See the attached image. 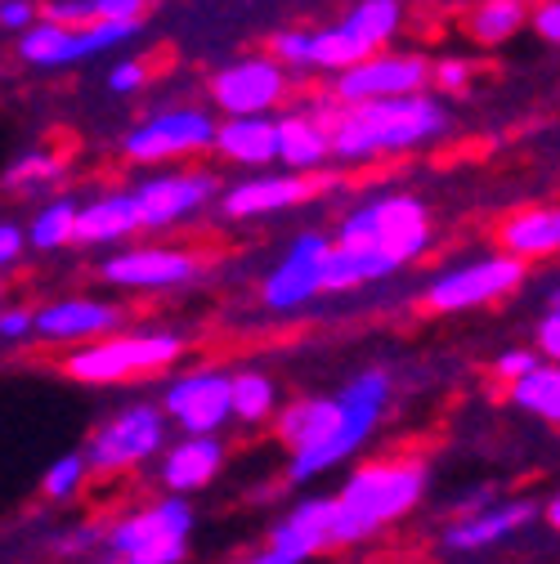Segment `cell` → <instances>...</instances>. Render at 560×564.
<instances>
[{"mask_svg":"<svg viewBox=\"0 0 560 564\" xmlns=\"http://www.w3.org/2000/svg\"><path fill=\"white\" fill-rule=\"evenodd\" d=\"M162 408L184 435H216L234 416V377L225 372H189L175 377L162 394Z\"/></svg>","mask_w":560,"mask_h":564,"instance_id":"cell-14","label":"cell"},{"mask_svg":"<svg viewBox=\"0 0 560 564\" xmlns=\"http://www.w3.org/2000/svg\"><path fill=\"white\" fill-rule=\"evenodd\" d=\"M216 130L220 126L197 108H166V112H153L149 121H139L134 130H126L121 153L139 166H162L175 158L216 149Z\"/></svg>","mask_w":560,"mask_h":564,"instance_id":"cell-10","label":"cell"},{"mask_svg":"<svg viewBox=\"0 0 560 564\" xmlns=\"http://www.w3.org/2000/svg\"><path fill=\"white\" fill-rule=\"evenodd\" d=\"M144 82H149V67L139 63V58H121L112 73H108V90H112V95H134Z\"/></svg>","mask_w":560,"mask_h":564,"instance_id":"cell-35","label":"cell"},{"mask_svg":"<svg viewBox=\"0 0 560 564\" xmlns=\"http://www.w3.org/2000/svg\"><path fill=\"white\" fill-rule=\"evenodd\" d=\"M525 264L529 260H520L516 251H494V256L453 264L440 278H431L427 310L431 314H462V310L494 305V301H503V296L525 288Z\"/></svg>","mask_w":560,"mask_h":564,"instance_id":"cell-8","label":"cell"},{"mask_svg":"<svg viewBox=\"0 0 560 564\" xmlns=\"http://www.w3.org/2000/svg\"><path fill=\"white\" fill-rule=\"evenodd\" d=\"M449 130V112L427 90L345 104L332 126V153L341 162H377L395 153L427 149Z\"/></svg>","mask_w":560,"mask_h":564,"instance_id":"cell-2","label":"cell"},{"mask_svg":"<svg viewBox=\"0 0 560 564\" xmlns=\"http://www.w3.org/2000/svg\"><path fill=\"white\" fill-rule=\"evenodd\" d=\"M99 278L126 292H171L202 278V256L184 247H134V251L108 256L99 264Z\"/></svg>","mask_w":560,"mask_h":564,"instance_id":"cell-13","label":"cell"},{"mask_svg":"<svg viewBox=\"0 0 560 564\" xmlns=\"http://www.w3.org/2000/svg\"><path fill=\"white\" fill-rule=\"evenodd\" d=\"M216 153L238 162V166H265L278 158V121H269L265 112H243L229 117L216 130Z\"/></svg>","mask_w":560,"mask_h":564,"instance_id":"cell-25","label":"cell"},{"mask_svg":"<svg viewBox=\"0 0 560 564\" xmlns=\"http://www.w3.org/2000/svg\"><path fill=\"white\" fill-rule=\"evenodd\" d=\"M336 242L345 247H373L386 251L399 269L408 260H417L431 242V220H427V206L408 197V193H386L373 197L364 206H355L349 216L336 225Z\"/></svg>","mask_w":560,"mask_h":564,"instance_id":"cell-5","label":"cell"},{"mask_svg":"<svg viewBox=\"0 0 560 564\" xmlns=\"http://www.w3.org/2000/svg\"><path fill=\"white\" fill-rule=\"evenodd\" d=\"M538 364H542V359L534 355V349H507V355H503V359L494 364V372H498V377H503V381L511 386V381H520V377H529V372H534Z\"/></svg>","mask_w":560,"mask_h":564,"instance_id":"cell-36","label":"cell"},{"mask_svg":"<svg viewBox=\"0 0 560 564\" xmlns=\"http://www.w3.org/2000/svg\"><path fill=\"white\" fill-rule=\"evenodd\" d=\"M431 77H435L440 90L457 95V90H466V82H471V63H466V58H440Z\"/></svg>","mask_w":560,"mask_h":564,"instance_id":"cell-38","label":"cell"},{"mask_svg":"<svg viewBox=\"0 0 560 564\" xmlns=\"http://www.w3.org/2000/svg\"><path fill=\"white\" fill-rule=\"evenodd\" d=\"M525 19H529V0H480L466 28L480 45H503L525 28Z\"/></svg>","mask_w":560,"mask_h":564,"instance_id":"cell-28","label":"cell"},{"mask_svg":"<svg viewBox=\"0 0 560 564\" xmlns=\"http://www.w3.org/2000/svg\"><path fill=\"white\" fill-rule=\"evenodd\" d=\"M283 58L273 54H251V58H238L229 67L212 77V99L216 108H225L229 117H243V112H269L278 99L288 95V73H283Z\"/></svg>","mask_w":560,"mask_h":564,"instance_id":"cell-15","label":"cell"},{"mask_svg":"<svg viewBox=\"0 0 560 564\" xmlns=\"http://www.w3.org/2000/svg\"><path fill=\"white\" fill-rule=\"evenodd\" d=\"M99 19H144V0H95Z\"/></svg>","mask_w":560,"mask_h":564,"instance_id":"cell-42","label":"cell"},{"mask_svg":"<svg viewBox=\"0 0 560 564\" xmlns=\"http://www.w3.org/2000/svg\"><path fill=\"white\" fill-rule=\"evenodd\" d=\"M511 399H516V408L560 426V364H538L529 377L511 381Z\"/></svg>","mask_w":560,"mask_h":564,"instance_id":"cell-29","label":"cell"},{"mask_svg":"<svg viewBox=\"0 0 560 564\" xmlns=\"http://www.w3.org/2000/svg\"><path fill=\"white\" fill-rule=\"evenodd\" d=\"M166 416L171 412L153 408V403H130L126 412H117L108 426L86 444L90 470L112 475V470H134L149 457H158L162 440H166Z\"/></svg>","mask_w":560,"mask_h":564,"instance_id":"cell-11","label":"cell"},{"mask_svg":"<svg viewBox=\"0 0 560 564\" xmlns=\"http://www.w3.org/2000/svg\"><path fill=\"white\" fill-rule=\"evenodd\" d=\"M130 36H139V19H95L86 28H67L41 14L32 28L19 32V58L28 67H67L90 54H104Z\"/></svg>","mask_w":560,"mask_h":564,"instance_id":"cell-9","label":"cell"},{"mask_svg":"<svg viewBox=\"0 0 560 564\" xmlns=\"http://www.w3.org/2000/svg\"><path fill=\"white\" fill-rule=\"evenodd\" d=\"M327 247H332V238L301 234L288 247V256L269 269L260 296H265V305L273 314H292V310L310 305L314 296H323V260H327Z\"/></svg>","mask_w":560,"mask_h":564,"instance_id":"cell-16","label":"cell"},{"mask_svg":"<svg viewBox=\"0 0 560 564\" xmlns=\"http://www.w3.org/2000/svg\"><path fill=\"white\" fill-rule=\"evenodd\" d=\"M332 153V126L319 112H288L278 117V162L292 171H314Z\"/></svg>","mask_w":560,"mask_h":564,"instance_id":"cell-26","label":"cell"},{"mask_svg":"<svg viewBox=\"0 0 560 564\" xmlns=\"http://www.w3.org/2000/svg\"><path fill=\"white\" fill-rule=\"evenodd\" d=\"M278 408V386L265 372H238L234 377V416L243 426H260Z\"/></svg>","mask_w":560,"mask_h":564,"instance_id":"cell-30","label":"cell"},{"mask_svg":"<svg viewBox=\"0 0 560 564\" xmlns=\"http://www.w3.org/2000/svg\"><path fill=\"white\" fill-rule=\"evenodd\" d=\"M386 399H390V372L364 368L359 377L341 386L336 399H292L278 408V440L292 448L288 479L310 484L332 466H341L345 457H355L377 431Z\"/></svg>","mask_w":560,"mask_h":564,"instance_id":"cell-1","label":"cell"},{"mask_svg":"<svg viewBox=\"0 0 560 564\" xmlns=\"http://www.w3.org/2000/svg\"><path fill=\"white\" fill-rule=\"evenodd\" d=\"M534 340H538V355H542V359H551V364H560V305L542 314V323H538V332H534Z\"/></svg>","mask_w":560,"mask_h":564,"instance_id":"cell-37","label":"cell"},{"mask_svg":"<svg viewBox=\"0 0 560 564\" xmlns=\"http://www.w3.org/2000/svg\"><path fill=\"white\" fill-rule=\"evenodd\" d=\"M139 229H144V206H139L134 188L130 193H104V197L86 202L82 216H77V242L82 247H108V242H121Z\"/></svg>","mask_w":560,"mask_h":564,"instance_id":"cell-22","label":"cell"},{"mask_svg":"<svg viewBox=\"0 0 560 564\" xmlns=\"http://www.w3.org/2000/svg\"><path fill=\"white\" fill-rule=\"evenodd\" d=\"M427 492V462L417 457H390V462H368L349 475L336 492V516H332V538L336 546H359L377 538L386 524L403 520Z\"/></svg>","mask_w":560,"mask_h":564,"instance_id":"cell-3","label":"cell"},{"mask_svg":"<svg viewBox=\"0 0 560 564\" xmlns=\"http://www.w3.org/2000/svg\"><path fill=\"white\" fill-rule=\"evenodd\" d=\"M32 23H36V6H32V0H6V6H0V28H6V32H23Z\"/></svg>","mask_w":560,"mask_h":564,"instance_id":"cell-41","label":"cell"},{"mask_svg":"<svg viewBox=\"0 0 560 564\" xmlns=\"http://www.w3.org/2000/svg\"><path fill=\"white\" fill-rule=\"evenodd\" d=\"M41 14L54 19V23H67V28H86V23L99 19L95 14V0H45Z\"/></svg>","mask_w":560,"mask_h":564,"instance_id":"cell-34","label":"cell"},{"mask_svg":"<svg viewBox=\"0 0 560 564\" xmlns=\"http://www.w3.org/2000/svg\"><path fill=\"white\" fill-rule=\"evenodd\" d=\"M225 466V448L216 435H184L162 453V484L171 492H197L206 488Z\"/></svg>","mask_w":560,"mask_h":564,"instance_id":"cell-23","label":"cell"},{"mask_svg":"<svg viewBox=\"0 0 560 564\" xmlns=\"http://www.w3.org/2000/svg\"><path fill=\"white\" fill-rule=\"evenodd\" d=\"M23 256V229L14 220L0 225V264H14Z\"/></svg>","mask_w":560,"mask_h":564,"instance_id":"cell-43","label":"cell"},{"mask_svg":"<svg viewBox=\"0 0 560 564\" xmlns=\"http://www.w3.org/2000/svg\"><path fill=\"white\" fill-rule=\"evenodd\" d=\"M0 336H6L10 345L23 340V336H36V314L32 310H6L0 314Z\"/></svg>","mask_w":560,"mask_h":564,"instance_id":"cell-40","label":"cell"},{"mask_svg":"<svg viewBox=\"0 0 560 564\" xmlns=\"http://www.w3.org/2000/svg\"><path fill=\"white\" fill-rule=\"evenodd\" d=\"M269 54L283 58L288 67H310V63H314V32H305V28L278 32V36L269 41Z\"/></svg>","mask_w":560,"mask_h":564,"instance_id":"cell-33","label":"cell"},{"mask_svg":"<svg viewBox=\"0 0 560 564\" xmlns=\"http://www.w3.org/2000/svg\"><path fill=\"white\" fill-rule=\"evenodd\" d=\"M336 184V175H278V180H243L220 197V216L225 220H256V216H278V210H292L301 202H314L319 193H327Z\"/></svg>","mask_w":560,"mask_h":564,"instance_id":"cell-18","label":"cell"},{"mask_svg":"<svg viewBox=\"0 0 560 564\" xmlns=\"http://www.w3.org/2000/svg\"><path fill=\"white\" fill-rule=\"evenodd\" d=\"M77 216H82V206H77L73 197L45 202L36 216H32L28 242H32L36 251H63V247H73V242H77Z\"/></svg>","mask_w":560,"mask_h":564,"instance_id":"cell-27","label":"cell"},{"mask_svg":"<svg viewBox=\"0 0 560 564\" xmlns=\"http://www.w3.org/2000/svg\"><path fill=\"white\" fill-rule=\"evenodd\" d=\"M534 516H538V507H534V502L480 507V511H471L466 520L449 524L444 546H449V551H484V546H498V542H507L511 533H520L525 524H534Z\"/></svg>","mask_w":560,"mask_h":564,"instance_id":"cell-21","label":"cell"},{"mask_svg":"<svg viewBox=\"0 0 560 564\" xmlns=\"http://www.w3.org/2000/svg\"><path fill=\"white\" fill-rule=\"evenodd\" d=\"M399 23H403V0H355V10H345L332 28L314 32V67L345 73V67L386 50V41L399 36Z\"/></svg>","mask_w":560,"mask_h":564,"instance_id":"cell-7","label":"cell"},{"mask_svg":"<svg viewBox=\"0 0 560 564\" xmlns=\"http://www.w3.org/2000/svg\"><path fill=\"white\" fill-rule=\"evenodd\" d=\"M332 516H336V498H305V502H297L283 520L269 529V546L256 560H265V564H301V560L336 546Z\"/></svg>","mask_w":560,"mask_h":564,"instance_id":"cell-17","label":"cell"},{"mask_svg":"<svg viewBox=\"0 0 560 564\" xmlns=\"http://www.w3.org/2000/svg\"><path fill=\"white\" fill-rule=\"evenodd\" d=\"M63 175V158L58 153H28L6 171V188H23V184H45Z\"/></svg>","mask_w":560,"mask_h":564,"instance_id":"cell-32","label":"cell"},{"mask_svg":"<svg viewBox=\"0 0 560 564\" xmlns=\"http://www.w3.org/2000/svg\"><path fill=\"white\" fill-rule=\"evenodd\" d=\"M86 475H90V457H86V453H67V457H58V462L45 470L41 492H45L50 502H73L77 492H82V484H86Z\"/></svg>","mask_w":560,"mask_h":564,"instance_id":"cell-31","label":"cell"},{"mask_svg":"<svg viewBox=\"0 0 560 564\" xmlns=\"http://www.w3.org/2000/svg\"><path fill=\"white\" fill-rule=\"evenodd\" d=\"M193 533V507L184 492H171L166 502H153L149 511H134L108 529V551L130 564H175L189 555Z\"/></svg>","mask_w":560,"mask_h":564,"instance_id":"cell-6","label":"cell"},{"mask_svg":"<svg viewBox=\"0 0 560 564\" xmlns=\"http://www.w3.org/2000/svg\"><path fill=\"white\" fill-rule=\"evenodd\" d=\"M435 63H427L422 54H386L377 50L373 58L336 73L332 95L341 104H364V99H386V95H417L427 90L435 77Z\"/></svg>","mask_w":560,"mask_h":564,"instance_id":"cell-12","label":"cell"},{"mask_svg":"<svg viewBox=\"0 0 560 564\" xmlns=\"http://www.w3.org/2000/svg\"><path fill=\"white\" fill-rule=\"evenodd\" d=\"M498 247L516 251L520 260H547L560 256V202L516 210L498 225Z\"/></svg>","mask_w":560,"mask_h":564,"instance_id":"cell-24","label":"cell"},{"mask_svg":"<svg viewBox=\"0 0 560 564\" xmlns=\"http://www.w3.org/2000/svg\"><path fill=\"white\" fill-rule=\"evenodd\" d=\"M121 323V310L108 301H50L36 310V336L50 345H82Z\"/></svg>","mask_w":560,"mask_h":564,"instance_id":"cell-20","label":"cell"},{"mask_svg":"<svg viewBox=\"0 0 560 564\" xmlns=\"http://www.w3.org/2000/svg\"><path fill=\"white\" fill-rule=\"evenodd\" d=\"M529 23L547 45H560V0H542V6L529 14Z\"/></svg>","mask_w":560,"mask_h":564,"instance_id":"cell-39","label":"cell"},{"mask_svg":"<svg viewBox=\"0 0 560 564\" xmlns=\"http://www.w3.org/2000/svg\"><path fill=\"white\" fill-rule=\"evenodd\" d=\"M184 355V340L171 332H126V336H95L82 340L73 355L63 359V372L82 386H112L130 377H149L171 368Z\"/></svg>","mask_w":560,"mask_h":564,"instance_id":"cell-4","label":"cell"},{"mask_svg":"<svg viewBox=\"0 0 560 564\" xmlns=\"http://www.w3.org/2000/svg\"><path fill=\"white\" fill-rule=\"evenodd\" d=\"M216 175L206 171H171V175H153L139 180L134 197L144 206V229H171L180 220H189L197 206H206L216 197Z\"/></svg>","mask_w":560,"mask_h":564,"instance_id":"cell-19","label":"cell"},{"mask_svg":"<svg viewBox=\"0 0 560 564\" xmlns=\"http://www.w3.org/2000/svg\"><path fill=\"white\" fill-rule=\"evenodd\" d=\"M556 305H560V296H556Z\"/></svg>","mask_w":560,"mask_h":564,"instance_id":"cell-45","label":"cell"},{"mask_svg":"<svg viewBox=\"0 0 560 564\" xmlns=\"http://www.w3.org/2000/svg\"><path fill=\"white\" fill-rule=\"evenodd\" d=\"M547 524H551V529L560 533V492H556V498L547 502Z\"/></svg>","mask_w":560,"mask_h":564,"instance_id":"cell-44","label":"cell"}]
</instances>
